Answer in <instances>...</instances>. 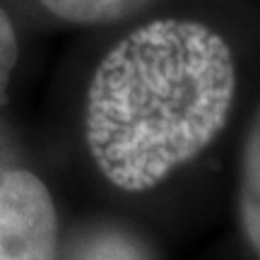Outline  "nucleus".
I'll use <instances>...</instances> for the list:
<instances>
[{
	"label": "nucleus",
	"instance_id": "nucleus-4",
	"mask_svg": "<svg viewBox=\"0 0 260 260\" xmlns=\"http://www.w3.org/2000/svg\"><path fill=\"white\" fill-rule=\"evenodd\" d=\"M39 3L58 19L73 24H111L138 15L152 0H39Z\"/></svg>",
	"mask_w": 260,
	"mask_h": 260
},
{
	"label": "nucleus",
	"instance_id": "nucleus-5",
	"mask_svg": "<svg viewBox=\"0 0 260 260\" xmlns=\"http://www.w3.org/2000/svg\"><path fill=\"white\" fill-rule=\"evenodd\" d=\"M17 58H19L17 34H15V27L10 22V15L0 5V94L8 89L12 73H15V65H17Z\"/></svg>",
	"mask_w": 260,
	"mask_h": 260
},
{
	"label": "nucleus",
	"instance_id": "nucleus-3",
	"mask_svg": "<svg viewBox=\"0 0 260 260\" xmlns=\"http://www.w3.org/2000/svg\"><path fill=\"white\" fill-rule=\"evenodd\" d=\"M239 222L246 241L260 260V111L243 142L239 178Z\"/></svg>",
	"mask_w": 260,
	"mask_h": 260
},
{
	"label": "nucleus",
	"instance_id": "nucleus-1",
	"mask_svg": "<svg viewBox=\"0 0 260 260\" xmlns=\"http://www.w3.org/2000/svg\"><path fill=\"white\" fill-rule=\"evenodd\" d=\"M236 94L229 44L195 19H152L96 65L84 135L94 164L125 193L159 186L224 130Z\"/></svg>",
	"mask_w": 260,
	"mask_h": 260
},
{
	"label": "nucleus",
	"instance_id": "nucleus-2",
	"mask_svg": "<svg viewBox=\"0 0 260 260\" xmlns=\"http://www.w3.org/2000/svg\"><path fill=\"white\" fill-rule=\"evenodd\" d=\"M58 212L46 183L27 169L0 178V260H56Z\"/></svg>",
	"mask_w": 260,
	"mask_h": 260
}]
</instances>
